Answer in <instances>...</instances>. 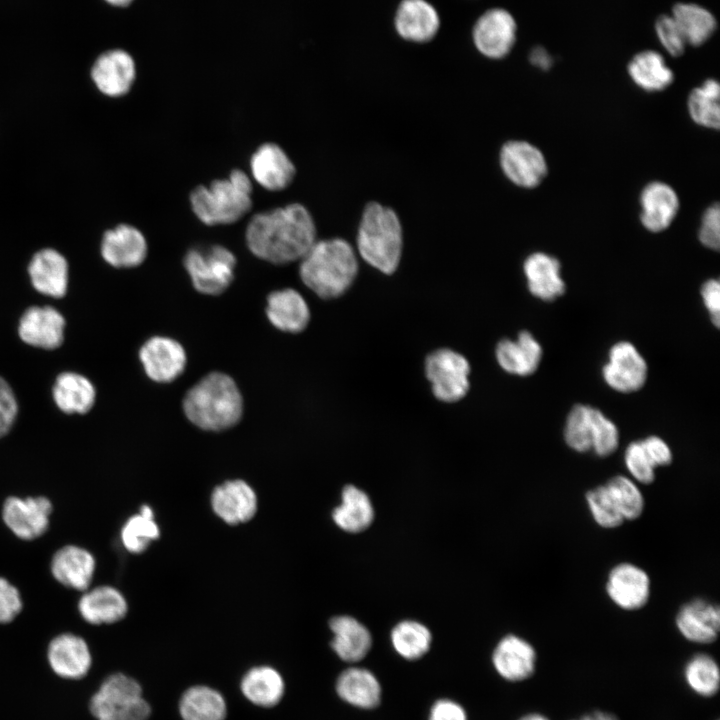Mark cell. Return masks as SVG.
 <instances>
[{
    "mask_svg": "<svg viewBox=\"0 0 720 720\" xmlns=\"http://www.w3.org/2000/svg\"><path fill=\"white\" fill-rule=\"evenodd\" d=\"M246 244L253 255L273 264L300 260L316 242L314 220L302 204L255 214L245 231Z\"/></svg>",
    "mask_w": 720,
    "mask_h": 720,
    "instance_id": "1",
    "label": "cell"
},
{
    "mask_svg": "<svg viewBox=\"0 0 720 720\" xmlns=\"http://www.w3.org/2000/svg\"><path fill=\"white\" fill-rule=\"evenodd\" d=\"M299 261L301 280L324 299L344 294L358 272L354 249L340 238L316 240Z\"/></svg>",
    "mask_w": 720,
    "mask_h": 720,
    "instance_id": "2",
    "label": "cell"
},
{
    "mask_svg": "<svg viewBox=\"0 0 720 720\" xmlns=\"http://www.w3.org/2000/svg\"><path fill=\"white\" fill-rule=\"evenodd\" d=\"M183 410L197 427L207 431H221L238 423L243 412V399L230 376L213 372L186 393Z\"/></svg>",
    "mask_w": 720,
    "mask_h": 720,
    "instance_id": "3",
    "label": "cell"
},
{
    "mask_svg": "<svg viewBox=\"0 0 720 720\" xmlns=\"http://www.w3.org/2000/svg\"><path fill=\"white\" fill-rule=\"evenodd\" d=\"M252 191L249 176L234 169L227 178L195 187L189 201L193 213L203 224L228 225L236 223L251 210Z\"/></svg>",
    "mask_w": 720,
    "mask_h": 720,
    "instance_id": "4",
    "label": "cell"
},
{
    "mask_svg": "<svg viewBox=\"0 0 720 720\" xmlns=\"http://www.w3.org/2000/svg\"><path fill=\"white\" fill-rule=\"evenodd\" d=\"M356 243L365 262L382 273L392 274L402 252V228L397 214L377 202L369 203L362 214Z\"/></svg>",
    "mask_w": 720,
    "mask_h": 720,
    "instance_id": "5",
    "label": "cell"
},
{
    "mask_svg": "<svg viewBox=\"0 0 720 720\" xmlns=\"http://www.w3.org/2000/svg\"><path fill=\"white\" fill-rule=\"evenodd\" d=\"M88 709L95 720H148L151 715L141 684L120 671L101 680L89 698Z\"/></svg>",
    "mask_w": 720,
    "mask_h": 720,
    "instance_id": "6",
    "label": "cell"
},
{
    "mask_svg": "<svg viewBox=\"0 0 720 720\" xmlns=\"http://www.w3.org/2000/svg\"><path fill=\"white\" fill-rule=\"evenodd\" d=\"M235 255L222 245L192 248L184 256V267L200 293L218 295L234 278Z\"/></svg>",
    "mask_w": 720,
    "mask_h": 720,
    "instance_id": "7",
    "label": "cell"
},
{
    "mask_svg": "<svg viewBox=\"0 0 720 720\" xmlns=\"http://www.w3.org/2000/svg\"><path fill=\"white\" fill-rule=\"evenodd\" d=\"M425 373L438 400L456 402L468 392L470 365L456 351L439 349L432 352L426 358Z\"/></svg>",
    "mask_w": 720,
    "mask_h": 720,
    "instance_id": "8",
    "label": "cell"
},
{
    "mask_svg": "<svg viewBox=\"0 0 720 720\" xmlns=\"http://www.w3.org/2000/svg\"><path fill=\"white\" fill-rule=\"evenodd\" d=\"M45 654L51 672L66 681L84 679L93 666V653L88 642L74 633L66 632L53 637Z\"/></svg>",
    "mask_w": 720,
    "mask_h": 720,
    "instance_id": "9",
    "label": "cell"
},
{
    "mask_svg": "<svg viewBox=\"0 0 720 720\" xmlns=\"http://www.w3.org/2000/svg\"><path fill=\"white\" fill-rule=\"evenodd\" d=\"M517 23L504 8H491L475 22L472 30L476 49L490 59L507 56L516 42Z\"/></svg>",
    "mask_w": 720,
    "mask_h": 720,
    "instance_id": "10",
    "label": "cell"
},
{
    "mask_svg": "<svg viewBox=\"0 0 720 720\" xmlns=\"http://www.w3.org/2000/svg\"><path fill=\"white\" fill-rule=\"evenodd\" d=\"M499 161L504 175L513 184L526 189L537 187L548 172L544 154L528 141L506 142L500 150Z\"/></svg>",
    "mask_w": 720,
    "mask_h": 720,
    "instance_id": "11",
    "label": "cell"
},
{
    "mask_svg": "<svg viewBox=\"0 0 720 720\" xmlns=\"http://www.w3.org/2000/svg\"><path fill=\"white\" fill-rule=\"evenodd\" d=\"M605 590L617 607L626 611L640 610L649 602L651 580L640 566L621 562L610 569Z\"/></svg>",
    "mask_w": 720,
    "mask_h": 720,
    "instance_id": "12",
    "label": "cell"
},
{
    "mask_svg": "<svg viewBox=\"0 0 720 720\" xmlns=\"http://www.w3.org/2000/svg\"><path fill=\"white\" fill-rule=\"evenodd\" d=\"M647 373L645 359L632 343L626 341L610 348L608 362L602 369L606 384L622 393L639 390L646 382Z\"/></svg>",
    "mask_w": 720,
    "mask_h": 720,
    "instance_id": "13",
    "label": "cell"
},
{
    "mask_svg": "<svg viewBox=\"0 0 720 720\" xmlns=\"http://www.w3.org/2000/svg\"><path fill=\"white\" fill-rule=\"evenodd\" d=\"M90 76L97 90L111 98L126 95L136 79V64L132 56L121 49L102 53L94 62Z\"/></svg>",
    "mask_w": 720,
    "mask_h": 720,
    "instance_id": "14",
    "label": "cell"
},
{
    "mask_svg": "<svg viewBox=\"0 0 720 720\" xmlns=\"http://www.w3.org/2000/svg\"><path fill=\"white\" fill-rule=\"evenodd\" d=\"M214 514L228 525L250 521L258 509L253 487L242 479L227 480L217 485L210 496Z\"/></svg>",
    "mask_w": 720,
    "mask_h": 720,
    "instance_id": "15",
    "label": "cell"
},
{
    "mask_svg": "<svg viewBox=\"0 0 720 720\" xmlns=\"http://www.w3.org/2000/svg\"><path fill=\"white\" fill-rule=\"evenodd\" d=\"M148 245L144 234L131 224L121 223L103 232L100 254L115 268H133L142 264Z\"/></svg>",
    "mask_w": 720,
    "mask_h": 720,
    "instance_id": "16",
    "label": "cell"
},
{
    "mask_svg": "<svg viewBox=\"0 0 720 720\" xmlns=\"http://www.w3.org/2000/svg\"><path fill=\"white\" fill-rule=\"evenodd\" d=\"M52 504L45 497H9L2 516L8 528L19 538L32 540L46 532Z\"/></svg>",
    "mask_w": 720,
    "mask_h": 720,
    "instance_id": "17",
    "label": "cell"
},
{
    "mask_svg": "<svg viewBox=\"0 0 720 720\" xmlns=\"http://www.w3.org/2000/svg\"><path fill=\"white\" fill-rule=\"evenodd\" d=\"M139 358L147 376L158 383L175 380L184 371L187 360L182 345L163 336L147 340L139 351Z\"/></svg>",
    "mask_w": 720,
    "mask_h": 720,
    "instance_id": "18",
    "label": "cell"
},
{
    "mask_svg": "<svg viewBox=\"0 0 720 720\" xmlns=\"http://www.w3.org/2000/svg\"><path fill=\"white\" fill-rule=\"evenodd\" d=\"M679 633L696 644H711L720 631V608L704 598H695L683 604L676 616Z\"/></svg>",
    "mask_w": 720,
    "mask_h": 720,
    "instance_id": "19",
    "label": "cell"
},
{
    "mask_svg": "<svg viewBox=\"0 0 720 720\" xmlns=\"http://www.w3.org/2000/svg\"><path fill=\"white\" fill-rule=\"evenodd\" d=\"M492 664L504 680L524 681L535 673L537 652L526 639L508 634L495 646L492 653Z\"/></svg>",
    "mask_w": 720,
    "mask_h": 720,
    "instance_id": "20",
    "label": "cell"
},
{
    "mask_svg": "<svg viewBox=\"0 0 720 720\" xmlns=\"http://www.w3.org/2000/svg\"><path fill=\"white\" fill-rule=\"evenodd\" d=\"M253 179L268 191H281L293 181L296 168L287 153L276 143L260 145L250 158Z\"/></svg>",
    "mask_w": 720,
    "mask_h": 720,
    "instance_id": "21",
    "label": "cell"
},
{
    "mask_svg": "<svg viewBox=\"0 0 720 720\" xmlns=\"http://www.w3.org/2000/svg\"><path fill=\"white\" fill-rule=\"evenodd\" d=\"M32 286L41 294L60 298L67 291L69 265L58 250L45 247L36 251L27 267Z\"/></svg>",
    "mask_w": 720,
    "mask_h": 720,
    "instance_id": "22",
    "label": "cell"
},
{
    "mask_svg": "<svg viewBox=\"0 0 720 720\" xmlns=\"http://www.w3.org/2000/svg\"><path fill=\"white\" fill-rule=\"evenodd\" d=\"M394 26L402 39L425 43L438 33L440 16L427 0H402L395 12Z\"/></svg>",
    "mask_w": 720,
    "mask_h": 720,
    "instance_id": "23",
    "label": "cell"
},
{
    "mask_svg": "<svg viewBox=\"0 0 720 720\" xmlns=\"http://www.w3.org/2000/svg\"><path fill=\"white\" fill-rule=\"evenodd\" d=\"M64 328L65 319L56 309L33 306L22 315L18 333L29 345L55 349L63 343Z\"/></svg>",
    "mask_w": 720,
    "mask_h": 720,
    "instance_id": "24",
    "label": "cell"
},
{
    "mask_svg": "<svg viewBox=\"0 0 720 720\" xmlns=\"http://www.w3.org/2000/svg\"><path fill=\"white\" fill-rule=\"evenodd\" d=\"M640 221L653 233L666 230L675 219L680 203L676 191L669 184L653 181L640 193Z\"/></svg>",
    "mask_w": 720,
    "mask_h": 720,
    "instance_id": "25",
    "label": "cell"
},
{
    "mask_svg": "<svg viewBox=\"0 0 720 720\" xmlns=\"http://www.w3.org/2000/svg\"><path fill=\"white\" fill-rule=\"evenodd\" d=\"M523 271L528 289L536 298L552 301L565 292L561 264L555 257L544 252L532 253L525 259Z\"/></svg>",
    "mask_w": 720,
    "mask_h": 720,
    "instance_id": "26",
    "label": "cell"
},
{
    "mask_svg": "<svg viewBox=\"0 0 720 720\" xmlns=\"http://www.w3.org/2000/svg\"><path fill=\"white\" fill-rule=\"evenodd\" d=\"M541 358L542 347L528 331L520 332L515 341L503 339L496 347L498 364L513 375H531L537 370Z\"/></svg>",
    "mask_w": 720,
    "mask_h": 720,
    "instance_id": "27",
    "label": "cell"
},
{
    "mask_svg": "<svg viewBox=\"0 0 720 720\" xmlns=\"http://www.w3.org/2000/svg\"><path fill=\"white\" fill-rule=\"evenodd\" d=\"M266 314L273 326L290 333L304 330L310 320L306 301L299 292L291 288L269 294Z\"/></svg>",
    "mask_w": 720,
    "mask_h": 720,
    "instance_id": "28",
    "label": "cell"
},
{
    "mask_svg": "<svg viewBox=\"0 0 720 720\" xmlns=\"http://www.w3.org/2000/svg\"><path fill=\"white\" fill-rule=\"evenodd\" d=\"M78 609L87 623L92 625L113 624L126 616L128 604L119 590L105 585L83 594Z\"/></svg>",
    "mask_w": 720,
    "mask_h": 720,
    "instance_id": "29",
    "label": "cell"
},
{
    "mask_svg": "<svg viewBox=\"0 0 720 720\" xmlns=\"http://www.w3.org/2000/svg\"><path fill=\"white\" fill-rule=\"evenodd\" d=\"M51 571L61 584L76 590H84L93 578L95 559L87 550L68 545L54 554Z\"/></svg>",
    "mask_w": 720,
    "mask_h": 720,
    "instance_id": "30",
    "label": "cell"
},
{
    "mask_svg": "<svg viewBox=\"0 0 720 720\" xmlns=\"http://www.w3.org/2000/svg\"><path fill=\"white\" fill-rule=\"evenodd\" d=\"M333 633L331 647L340 659L358 662L369 652L372 637L369 630L351 616H336L329 622Z\"/></svg>",
    "mask_w": 720,
    "mask_h": 720,
    "instance_id": "31",
    "label": "cell"
},
{
    "mask_svg": "<svg viewBox=\"0 0 720 720\" xmlns=\"http://www.w3.org/2000/svg\"><path fill=\"white\" fill-rule=\"evenodd\" d=\"M336 692L345 702L363 709L376 707L381 699L378 679L371 671L360 667L342 671L336 681Z\"/></svg>",
    "mask_w": 720,
    "mask_h": 720,
    "instance_id": "32",
    "label": "cell"
},
{
    "mask_svg": "<svg viewBox=\"0 0 720 720\" xmlns=\"http://www.w3.org/2000/svg\"><path fill=\"white\" fill-rule=\"evenodd\" d=\"M241 692L252 704L270 708L277 705L285 692L282 675L268 665L255 666L242 677Z\"/></svg>",
    "mask_w": 720,
    "mask_h": 720,
    "instance_id": "33",
    "label": "cell"
},
{
    "mask_svg": "<svg viewBox=\"0 0 720 720\" xmlns=\"http://www.w3.org/2000/svg\"><path fill=\"white\" fill-rule=\"evenodd\" d=\"M627 72L633 83L646 92H659L674 81V73L664 57L655 50H643L628 63Z\"/></svg>",
    "mask_w": 720,
    "mask_h": 720,
    "instance_id": "34",
    "label": "cell"
},
{
    "mask_svg": "<svg viewBox=\"0 0 720 720\" xmlns=\"http://www.w3.org/2000/svg\"><path fill=\"white\" fill-rule=\"evenodd\" d=\"M341 504L332 512L335 524L349 533L367 529L374 519V509L368 495L354 485L342 490Z\"/></svg>",
    "mask_w": 720,
    "mask_h": 720,
    "instance_id": "35",
    "label": "cell"
},
{
    "mask_svg": "<svg viewBox=\"0 0 720 720\" xmlns=\"http://www.w3.org/2000/svg\"><path fill=\"white\" fill-rule=\"evenodd\" d=\"M95 397L94 386L80 374L65 372L56 378L53 398L58 408L65 413H87L93 407Z\"/></svg>",
    "mask_w": 720,
    "mask_h": 720,
    "instance_id": "36",
    "label": "cell"
},
{
    "mask_svg": "<svg viewBox=\"0 0 720 720\" xmlns=\"http://www.w3.org/2000/svg\"><path fill=\"white\" fill-rule=\"evenodd\" d=\"M671 16L687 45L701 46L712 37L717 28L715 16L708 9L696 3L679 2L675 4Z\"/></svg>",
    "mask_w": 720,
    "mask_h": 720,
    "instance_id": "37",
    "label": "cell"
},
{
    "mask_svg": "<svg viewBox=\"0 0 720 720\" xmlns=\"http://www.w3.org/2000/svg\"><path fill=\"white\" fill-rule=\"evenodd\" d=\"M182 720H225L227 706L222 694L205 685L188 688L179 701Z\"/></svg>",
    "mask_w": 720,
    "mask_h": 720,
    "instance_id": "38",
    "label": "cell"
},
{
    "mask_svg": "<svg viewBox=\"0 0 720 720\" xmlns=\"http://www.w3.org/2000/svg\"><path fill=\"white\" fill-rule=\"evenodd\" d=\"M720 85L716 79H706L688 96L690 118L699 126L718 129L720 126Z\"/></svg>",
    "mask_w": 720,
    "mask_h": 720,
    "instance_id": "39",
    "label": "cell"
},
{
    "mask_svg": "<svg viewBox=\"0 0 720 720\" xmlns=\"http://www.w3.org/2000/svg\"><path fill=\"white\" fill-rule=\"evenodd\" d=\"M683 677L689 689L698 696L713 697L719 690V666L709 654L697 653L689 658L684 665Z\"/></svg>",
    "mask_w": 720,
    "mask_h": 720,
    "instance_id": "40",
    "label": "cell"
},
{
    "mask_svg": "<svg viewBox=\"0 0 720 720\" xmlns=\"http://www.w3.org/2000/svg\"><path fill=\"white\" fill-rule=\"evenodd\" d=\"M160 536L154 512L148 505H142L137 514L131 516L121 529V541L130 553L144 552Z\"/></svg>",
    "mask_w": 720,
    "mask_h": 720,
    "instance_id": "41",
    "label": "cell"
},
{
    "mask_svg": "<svg viewBox=\"0 0 720 720\" xmlns=\"http://www.w3.org/2000/svg\"><path fill=\"white\" fill-rule=\"evenodd\" d=\"M391 642L395 651L407 660H416L430 649L432 635L420 622L405 620L399 622L391 632Z\"/></svg>",
    "mask_w": 720,
    "mask_h": 720,
    "instance_id": "42",
    "label": "cell"
},
{
    "mask_svg": "<svg viewBox=\"0 0 720 720\" xmlns=\"http://www.w3.org/2000/svg\"><path fill=\"white\" fill-rule=\"evenodd\" d=\"M595 411L596 408L591 406L577 404L567 416L564 439L576 452L585 453L592 450Z\"/></svg>",
    "mask_w": 720,
    "mask_h": 720,
    "instance_id": "43",
    "label": "cell"
},
{
    "mask_svg": "<svg viewBox=\"0 0 720 720\" xmlns=\"http://www.w3.org/2000/svg\"><path fill=\"white\" fill-rule=\"evenodd\" d=\"M604 485L609 490L625 521L641 517L645 508V500L634 480L623 475H615Z\"/></svg>",
    "mask_w": 720,
    "mask_h": 720,
    "instance_id": "44",
    "label": "cell"
},
{
    "mask_svg": "<svg viewBox=\"0 0 720 720\" xmlns=\"http://www.w3.org/2000/svg\"><path fill=\"white\" fill-rule=\"evenodd\" d=\"M586 503L595 523L604 529L620 527L624 518L607 487L596 486L585 494Z\"/></svg>",
    "mask_w": 720,
    "mask_h": 720,
    "instance_id": "45",
    "label": "cell"
},
{
    "mask_svg": "<svg viewBox=\"0 0 720 720\" xmlns=\"http://www.w3.org/2000/svg\"><path fill=\"white\" fill-rule=\"evenodd\" d=\"M618 445L619 431L617 426L600 410L596 409L591 451L599 457H607L616 451Z\"/></svg>",
    "mask_w": 720,
    "mask_h": 720,
    "instance_id": "46",
    "label": "cell"
},
{
    "mask_svg": "<svg viewBox=\"0 0 720 720\" xmlns=\"http://www.w3.org/2000/svg\"><path fill=\"white\" fill-rule=\"evenodd\" d=\"M624 462L634 481L649 485L655 480V467L647 456L640 440L631 442L625 450Z\"/></svg>",
    "mask_w": 720,
    "mask_h": 720,
    "instance_id": "47",
    "label": "cell"
},
{
    "mask_svg": "<svg viewBox=\"0 0 720 720\" xmlns=\"http://www.w3.org/2000/svg\"><path fill=\"white\" fill-rule=\"evenodd\" d=\"M657 38L668 54L681 56L686 48V41L671 15H660L655 21Z\"/></svg>",
    "mask_w": 720,
    "mask_h": 720,
    "instance_id": "48",
    "label": "cell"
},
{
    "mask_svg": "<svg viewBox=\"0 0 720 720\" xmlns=\"http://www.w3.org/2000/svg\"><path fill=\"white\" fill-rule=\"evenodd\" d=\"M699 241L705 247L718 250L720 245V208L717 203L709 206L702 215L698 230Z\"/></svg>",
    "mask_w": 720,
    "mask_h": 720,
    "instance_id": "49",
    "label": "cell"
},
{
    "mask_svg": "<svg viewBox=\"0 0 720 720\" xmlns=\"http://www.w3.org/2000/svg\"><path fill=\"white\" fill-rule=\"evenodd\" d=\"M22 609L19 591L8 580L0 577V623L15 619Z\"/></svg>",
    "mask_w": 720,
    "mask_h": 720,
    "instance_id": "50",
    "label": "cell"
},
{
    "mask_svg": "<svg viewBox=\"0 0 720 720\" xmlns=\"http://www.w3.org/2000/svg\"><path fill=\"white\" fill-rule=\"evenodd\" d=\"M18 406L10 385L0 377V438L9 432L17 416Z\"/></svg>",
    "mask_w": 720,
    "mask_h": 720,
    "instance_id": "51",
    "label": "cell"
},
{
    "mask_svg": "<svg viewBox=\"0 0 720 720\" xmlns=\"http://www.w3.org/2000/svg\"><path fill=\"white\" fill-rule=\"evenodd\" d=\"M640 442L655 468L671 464L673 459L672 451L669 445L662 438L658 436H649L640 440Z\"/></svg>",
    "mask_w": 720,
    "mask_h": 720,
    "instance_id": "52",
    "label": "cell"
},
{
    "mask_svg": "<svg viewBox=\"0 0 720 720\" xmlns=\"http://www.w3.org/2000/svg\"><path fill=\"white\" fill-rule=\"evenodd\" d=\"M701 296L708 310L712 323L719 327L720 323V283L717 279L707 280L701 288Z\"/></svg>",
    "mask_w": 720,
    "mask_h": 720,
    "instance_id": "53",
    "label": "cell"
},
{
    "mask_svg": "<svg viewBox=\"0 0 720 720\" xmlns=\"http://www.w3.org/2000/svg\"><path fill=\"white\" fill-rule=\"evenodd\" d=\"M428 720H468L464 708L450 699H439L431 707Z\"/></svg>",
    "mask_w": 720,
    "mask_h": 720,
    "instance_id": "54",
    "label": "cell"
},
{
    "mask_svg": "<svg viewBox=\"0 0 720 720\" xmlns=\"http://www.w3.org/2000/svg\"><path fill=\"white\" fill-rule=\"evenodd\" d=\"M529 61L541 70H548L553 64L552 56L541 46L534 47L529 54Z\"/></svg>",
    "mask_w": 720,
    "mask_h": 720,
    "instance_id": "55",
    "label": "cell"
},
{
    "mask_svg": "<svg viewBox=\"0 0 720 720\" xmlns=\"http://www.w3.org/2000/svg\"><path fill=\"white\" fill-rule=\"evenodd\" d=\"M573 720H619L616 715L605 711H593Z\"/></svg>",
    "mask_w": 720,
    "mask_h": 720,
    "instance_id": "56",
    "label": "cell"
},
{
    "mask_svg": "<svg viewBox=\"0 0 720 720\" xmlns=\"http://www.w3.org/2000/svg\"><path fill=\"white\" fill-rule=\"evenodd\" d=\"M518 720H550V719L541 713L533 712V713H528V714L523 715Z\"/></svg>",
    "mask_w": 720,
    "mask_h": 720,
    "instance_id": "57",
    "label": "cell"
},
{
    "mask_svg": "<svg viewBox=\"0 0 720 720\" xmlns=\"http://www.w3.org/2000/svg\"><path fill=\"white\" fill-rule=\"evenodd\" d=\"M109 4L117 7H125L132 3L134 0H105Z\"/></svg>",
    "mask_w": 720,
    "mask_h": 720,
    "instance_id": "58",
    "label": "cell"
}]
</instances>
